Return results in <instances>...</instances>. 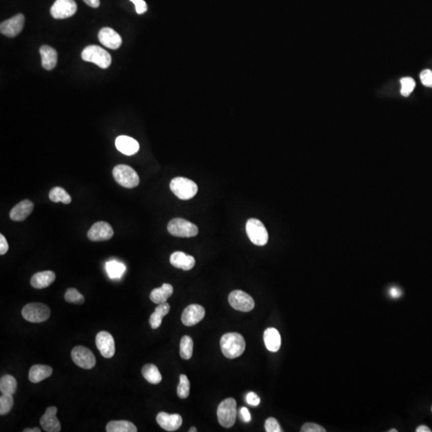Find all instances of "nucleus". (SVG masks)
<instances>
[{
    "label": "nucleus",
    "instance_id": "473e14b6",
    "mask_svg": "<svg viewBox=\"0 0 432 432\" xmlns=\"http://www.w3.org/2000/svg\"><path fill=\"white\" fill-rule=\"evenodd\" d=\"M193 340L188 335L182 337L180 341V356L183 359H190L193 354Z\"/></svg>",
    "mask_w": 432,
    "mask_h": 432
},
{
    "label": "nucleus",
    "instance_id": "4c0bfd02",
    "mask_svg": "<svg viewBox=\"0 0 432 432\" xmlns=\"http://www.w3.org/2000/svg\"><path fill=\"white\" fill-rule=\"evenodd\" d=\"M265 430L267 432H282L283 430L280 426L278 421L274 418H269L265 422Z\"/></svg>",
    "mask_w": 432,
    "mask_h": 432
},
{
    "label": "nucleus",
    "instance_id": "8fccbe9b",
    "mask_svg": "<svg viewBox=\"0 0 432 432\" xmlns=\"http://www.w3.org/2000/svg\"><path fill=\"white\" fill-rule=\"evenodd\" d=\"M196 431H197V429H196V427H194V426H192V428H191L190 430H189V432H196Z\"/></svg>",
    "mask_w": 432,
    "mask_h": 432
},
{
    "label": "nucleus",
    "instance_id": "a878e982",
    "mask_svg": "<svg viewBox=\"0 0 432 432\" xmlns=\"http://www.w3.org/2000/svg\"><path fill=\"white\" fill-rule=\"evenodd\" d=\"M173 291H174V289H173V287L171 284H164L162 285L161 288H155L150 292V300L156 304L164 303V302H167V299H169L170 297L172 295Z\"/></svg>",
    "mask_w": 432,
    "mask_h": 432
},
{
    "label": "nucleus",
    "instance_id": "4be33fe9",
    "mask_svg": "<svg viewBox=\"0 0 432 432\" xmlns=\"http://www.w3.org/2000/svg\"><path fill=\"white\" fill-rule=\"evenodd\" d=\"M55 277L56 276H55V272L53 271H40L32 277L30 284L36 289H43L49 287L55 281Z\"/></svg>",
    "mask_w": 432,
    "mask_h": 432
},
{
    "label": "nucleus",
    "instance_id": "09e8293b",
    "mask_svg": "<svg viewBox=\"0 0 432 432\" xmlns=\"http://www.w3.org/2000/svg\"><path fill=\"white\" fill-rule=\"evenodd\" d=\"M23 431H24V432H40V431H41V430H40V428H38V427H36V428H33V429H30V428L25 429V430H23Z\"/></svg>",
    "mask_w": 432,
    "mask_h": 432
},
{
    "label": "nucleus",
    "instance_id": "37998d69",
    "mask_svg": "<svg viewBox=\"0 0 432 432\" xmlns=\"http://www.w3.org/2000/svg\"><path fill=\"white\" fill-rule=\"evenodd\" d=\"M9 249V245H8V241L4 235H0V255L4 256L8 252Z\"/></svg>",
    "mask_w": 432,
    "mask_h": 432
},
{
    "label": "nucleus",
    "instance_id": "b1692460",
    "mask_svg": "<svg viewBox=\"0 0 432 432\" xmlns=\"http://www.w3.org/2000/svg\"><path fill=\"white\" fill-rule=\"evenodd\" d=\"M40 51L43 68L47 71L54 69L56 66L57 60H58L57 51L52 47L47 45L42 46Z\"/></svg>",
    "mask_w": 432,
    "mask_h": 432
},
{
    "label": "nucleus",
    "instance_id": "e433bc0d",
    "mask_svg": "<svg viewBox=\"0 0 432 432\" xmlns=\"http://www.w3.org/2000/svg\"><path fill=\"white\" fill-rule=\"evenodd\" d=\"M401 95L404 97H408L413 91L415 87V82L412 78H403L400 80Z\"/></svg>",
    "mask_w": 432,
    "mask_h": 432
},
{
    "label": "nucleus",
    "instance_id": "5701e85b",
    "mask_svg": "<svg viewBox=\"0 0 432 432\" xmlns=\"http://www.w3.org/2000/svg\"><path fill=\"white\" fill-rule=\"evenodd\" d=\"M263 340L266 348L271 352H277L281 347V336L277 329L267 328L263 334Z\"/></svg>",
    "mask_w": 432,
    "mask_h": 432
},
{
    "label": "nucleus",
    "instance_id": "f8f14e48",
    "mask_svg": "<svg viewBox=\"0 0 432 432\" xmlns=\"http://www.w3.org/2000/svg\"><path fill=\"white\" fill-rule=\"evenodd\" d=\"M114 235L112 227L108 223L100 221L91 226L87 232V237L93 242L109 240Z\"/></svg>",
    "mask_w": 432,
    "mask_h": 432
},
{
    "label": "nucleus",
    "instance_id": "f257e3e1",
    "mask_svg": "<svg viewBox=\"0 0 432 432\" xmlns=\"http://www.w3.org/2000/svg\"><path fill=\"white\" fill-rule=\"evenodd\" d=\"M220 348L225 357L235 359L244 352L246 342L244 338L239 333H227L220 340Z\"/></svg>",
    "mask_w": 432,
    "mask_h": 432
},
{
    "label": "nucleus",
    "instance_id": "de8ad7c7",
    "mask_svg": "<svg viewBox=\"0 0 432 432\" xmlns=\"http://www.w3.org/2000/svg\"><path fill=\"white\" fill-rule=\"evenodd\" d=\"M416 432H430L431 430L429 428L428 426H425V425H421V426H418L417 428H416Z\"/></svg>",
    "mask_w": 432,
    "mask_h": 432
},
{
    "label": "nucleus",
    "instance_id": "49530a36",
    "mask_svg": "<svg viewBox=\"0 0 432 432\" xmlns=\"http://www.w3.org/2000/svg\"><path fill=\"white\" fill-rule=\"evenodd\" d=\"M83 1H84L85 4L93 8H99L100 5V0H83Z\"/></svg>",
    "mask_w": 432,
    "mask_h": 432
},
{
    "label": "nucleus",
    "instance_id": "a211bd4d",
    "mask_svg": "<svg viewBox=\"0 0 432 432\" xmlns=\"http://www.w3.org/2000/svg\"><path fill=\"white\" fill-rule=\"evenodd\" d=\"M99 40L103 45L110 49H118L122 44V38L110 27H104L99 33Z\"/></svg>",
    "mask_w": 432,
    "mask_h": 432
},
{
    "label": "nucleus",
    "instance_id": "1a4fd4ad",
    "mask_svg": "<svg viewBox=\"0 0 432 432\" xmlns=\"http://www.w3.org/2000/svg\"><path fill=\"white\" fill-rule=\"evenodd\" d=\"M228 301H229L230 305L234 309L240 312H251L255 307V301L253 298L240 290H235L231 292L228 297Z\"/></svg>",
    "mask_w": 432,
    "mask_h": 432
},
{
    "label": "nucleus",
    "instance_id": "7ed1b4c3",
    "mask_svg": "<svg viewBox=\"0 0 432 432\" xmlns=\"http://www.w3.org/2000/svg\"><path fill=\"white\" fill-rule=\"evenodd\" d=\"M117 183L126 188H134L139 184V177L132 167L125 164L115 166L112 171Z\"/></svg>",
    "mask_w": 432,
    "mask_h": 432
},
{
    "label": "nucleus",
    "instance_id": "3c124183",
    "mask_svg": "<svg viewBox=\"0 0 432 432\" xmlns=\"http://www.w3.org/2000/svg\"><path fill=\"white\" fill-rule=\"evenodd\" d=\"M397 431H398V430H397V429H395V428L390 429V430H388V432H397Z\"/></svg>",
    "mask_w": 432,
    "mask_h": 432
},
{
    "label": "nucleus",
    "instance_id": "4468645a",
    "mask_svg": "<svg viewBox=\"0 0 432 432\" xmlns=\"http://www.w3.org/2000/svg\"><path fill=\"white\" fill-rule=\"evenodd\" d=\"M24 15L19 14L12 19L4 21L0 25V32L8 37H15L23 30L24 26Z\"/></svg>",
    "mask_w": 432,
    "mask_h": 432
},
{
    "label": "nucleus",
    "instance_id": "aec40b11",
    "mask_svg": "<svg viewBox=\"0 0 432 432\" xmlns=\"http://www.w3.org/2000/svg\"><path fill=\"white\" fill-rule=\"evenodd\" d=\"M115 146L118 151L126 156H133L139 150L138 141L133 138L127 136H120L115 139Z\"/></svg>",
    "mask_w": 432,
    "mask_h": 432
},
{
    "label": "nucleus",
    "instance_id": "c03bdc74",
    "mask_svg": "<svg viewBox=\"0 0 432 432\" xmlns=\"http://www.w3.org/2000/svg\"><path fill=\"white\" fill-rule=\"evenodd\" d=\"M239 415H240V419H242V422H244V423H249L252 420L250 412L248 411V408H244V407L239 410Z\"/></svg>",
    "mask_w": 432,
    "mask_h": 432
},
{
    "label": "nucleus",
    "instance_id": "a18cd8bd",
    "mask_svg": "<svg viewBox=\"0 0 432 432\" xmlns=\"http://www.w3.org/2000/svg\"><path fill=\"white\" fill-rule=\"evenodd\" d=\"M389 293H390V295H391L392 298H394V299H397V298H398V297H400L401 295H402V291L398 288H391V290L389 291Z\"/></svg>",
    "mask_w": 432,
    "mask_h": 432
},
{
    "label": "nucleus",
    "instance_id": "39448f33",
    "mask_svg": "<svg viewBox=\"0 0 432 432\" xmlns=\"http://www.w3.org/2000/svg\"><path fill=\"white\" fill-rule=\"evenodd\" d=\"M167 231L173 236L180 238L195 237L199 233L197 226L182 218L171 220L167 225Z\"/></svg>",
    "mask_w": 432,
    "mask_h": 432
},
{
    "label": "nucleus",
    "instance_id": "c756f323",
    "mask_svg": "<svg viewBox=\"0 0 432 432\" xmlns=\"http://www.w3.org/2000/svg\"><path fill=\"white\" fill-rule=\"evenodd\" d=\"M142 374L145 380L151 384H158L161 382L162 376L156 365H145L142 368Z\"/></svg>",
    "mask_w": 432,
    "mask_h": 432
},
{
    "label": "nucleus",
    "instance_id": "393cba45",
    "mask_svg": "<svg viewBox=\"0 0 432 432\" xmlns=\"http://www.w3.org/2000/svg\"><path fill=\"white\" fill-rule=\"evenodd\" d=\"M53 370L51 366L46 365H34L30 367L28 378L32 383H38L52 375Z\"/></svg>",
    "mask_w": 432,
    "mask_h": 432
},
{
    "label": "nucleus",
    "instance_id": "f03ea898",
    "mask_svg": "<svg viewBox=\"0 0 432 432\" xmlns=\"http://www.w3.org/2000/svg\"><path fill=\"white\" fill-rule=\"evenodd\" d=\"M171 192L176 197L182 200L192 199L198 192L196 182L184 177H176L170 182Z\"/></svg>",
    "mask_w": 432,
    "mask_h": 432
},
{
    "label": "nucleus",
    "instance_id": "423d86ee",
    "mask_svg": "<svg viewBox=\"0 0 432 432\" xmlns=\"http://www.w3.org/2000/svg\"><path fill=\"white\" fill-rule=\"evenodd\" d=\"M236 415V401L235 398H226L220 403L217 410V416L221 426L227 428L231 427L235 424Z\"/></svg>",
    "mask_w": 432,
    "mask_h": 432
},
{
    "label": "nucleus",
    "instance_id": "bb28decb",
    "mask_svg": "<svg viewBox=\"0 0 432 432\" xmlns=\"http://www.w3.org/2000/svg\"><path fill=\"white\" fill-rule=\"evenodd\" d=\"M170 309V305L167 302L158 304V306L150 317V325L151 328L157 329L160 327L163 318L169 313Z\"/></svg>",
    "mask_w": 432,
    "mask_h": 432
},
{
    "label": "nucleus",
    "instance_id": "412c9836",
    "mask_svg": "<svg viewBox=\"0 0 432 432\" xmlns=\"http://www.w3.org/2000/svg\"><path fill=\"white\" fill-rule=\"evenodd\" d=\"M170 262L173 267L183 271H190L196 264V259L193 256H188L182 252H174L170 257Z\"/></svg>",
    "mask_w": 432,
    "mask_h": 432
},
{
    "label": "nucleus",
    "instance_id": "0eeeda50",
    "mask_svg": "<svg viewBox=\"0 0 432 432\" xmlns=\"http://www.w3.org/2000/svg\"><path fill=\"white\" fill-rule=\"evenodd\" d=\"M246 231L251 242L257 246H264L268 242V232L265 226L257 219H249L246 224Z\"/></svg>",
    "mask_w": 432,
    "mask_h": 432
},
{
    "label": "nucleus",
    "instance_id": "cd10ccee",
    "mask_svg": "<svg viewBox=\"0 0 432 432\" xmlns=\"http://www.w3.org/2000/svg\"><path fill=\"white\" fill-rule=\"evenodd\" d=\"M107 432H136L137 427L133 423L126 420H114L107 423Z\"/></svg>",
    "mask_w": 432,
    "mask_h": 432
},
{
    "label": "nucleus",
    "instance_id": "c9c22d12",
    "mask_svg": "<svg viewBox=\"0 0 432 432\" xmlns=\"http://www.w3.org/2000/svg\"><path fill=\"white\" fill-rule=\"evenodd\" d=\"M14 405L12 395H3L0 397V414L1 415L9 413Z\"/></svg>",
    "mask_w": 432,
    "mask_h": 432
},
{
    "label": "nucleus",
    "instance_id": "ea45409f",
    "mask_svg": "<svg viewBox=\"0 0 432 432\" xmlns=\"http://www.w3.org/2000/svg\"><path fill=\"white\" fill-rule=\"evenodd\" d=\"M421 82L427 87H432V72L430 70L426 69L420 74Z\"/></svg>",
    "mask_w": 432,
    "mask_h": 432
},
{
    "label": "nucleus",
    "instance_id": "f704fd0d",
    "mask_svg": "<svg viewBox=\"0 0 432 432\" xmlns=\"http://www.w3.org/2000/svg\"><path fill=\"white\" fill-rule=\"evenodd\" d=\"M65 300L75 304H83L85 299L83 295L79 293L75 288H69L65 294Z\"/></svg>",
    "mask_w": 432,
    "mask_h": 432
},
{
    "label": "nucleus",
    "instance_id": "9d476101",
    "mask_svg": "<svg viewBox=\"0 0 432 432\" xmlns=\"http://www.w3.org/2000/svg\"><path fill=\"white\" fill-rule=\"evenodd\" d=\"M72 358L74 363L81 368L89 370L96 366V359L94 354L83 346H77L73 348Z\"/></svg>",
    "mask_w": 432,
    "mask_h": 432
},
{
    "label": "nucleus",
    "instance_id": "20e7f679",
    "mask_svg": "<svg viewBox=\"0 0 432 432\" xmlns=\"http://www.w3.org/2000/svg\"><path fill=\"white\" fill-rule=\"evenodd\" d=\"M82 58L86 62L96 64L103 69L109 68L111 64V57L109 53L104 48L96 45L85 47L82 52Z\"/></svg>",
    "mask_w": 432,
    "mask_h": 432
},
{
    "label": "nucleus",
    "instance_id": "9b49d317",
    "mask_svg": "<svg viewBox=\"0 0 432 432\" xmlns=\"http://www.w3.org/2000/svg\"><path fill=\"white\" fill-rule=\"evenodd\" d=\"M77 11V4L74 0H56L51 8V15L57 19L72 17Z\"/></svg>",
    "mask_w": 432,
    "mask_h": 432
},
{
    "label": "nucleus",
    "instance_id": "603ef678",
    "mask_svg": "<svg viewBox=\"0 0 432 432\" xmlns=\"http://www.w3.org/2000/svg\"><path fill=\"white\" fill-rule=\"evenodd\" d=\"M431 412H432V408H431Z\"/></svg>",
    "mask_w": 432,
    "mask_h": 432
},
{
    "label": "nucleus",
    "instance_id": "a19ab883",
    "mask_svg": "<svg viewBox=\"0 0 432 432\" xmlns=\"http://www.w3.org/2000/svg\"><path fill=\"white\" fill-rule=\"evenodd\" d=\"M130 1L133 3L134 5L136 7V13L142 15V14L147 12V5L144 0H130Z\"/></svg>",
    "mask_w": 432,
    "mask_h": 432
},
{
    "label": "nucleus",
    "instance_id": "ddd939ff",
    "mask_svg": "<svg viewBox=\"0 0 432 432\" xmlns=\"http://www.w3.org/2000/svg\"><path fill=\"white\" fill-rule=\"evenodd\" d=\"M96 344L101 355L106 359H110L115 355V341L112 335L107 331H100L96 338Z\"/></svg>",
    "mask_w": 432,
    "mask_h": 432
},
{
    "label": "nucleus",
    "instance_id": "dca6fc26",
    "mask_svg": "<svg viewBox=\"0 0 432 432\" xmlns=\"http://www.w3.org/2000/svg\"><path fill=\"white\" fill-rule=\"evenodd\" d=\"M156 421L162 428L167 431H175L180 427L182 419L179 414H167L160 412L156 417Z\"/></svg>",
    "mask_w": 432,
    "mask_h": 432
},
{
    "label": "nucleus",
    "instance_id": "2eb2a0df",
    "mask_svg": "<svg viewBox=\"0 0 432 432\" xmlns=\"http://www.w3.org/2000/svg\"><path fill=\"white\" fill-rule=\"evenodd\" d=\"M205 316V310L203 306L198 304H192L187 306L182 314V323L187 327L196 325L201 321Z\"/></svg>",
    "mask_w": 432,
    "mask_h": 432
},
{
    "label": "nucleus",
    "instance_id": "c85d7f7f",
    "mask_svg": "<svg viewBox=\"0 0 432 432\" xmlns=\"http://www.w3.org/2000/svg\"><path fill=\"white\" fill-rule=\"evenodd\" d=\"M17 389V381L14 376L6 375L0 380V391L3 395H13Z\"/></svg>",
    "mask_w": 432,
    "mask_h": 432
},
{
    "label": "nucleus",
    "instance_id": "2f4dec72",
    "mask_svg": "<svg viewBox=\"0 0 432 432\" xmlns=\"http://www.w3.org/2000/svg\"><path fill=\"white\" fill-rule=\"evenodd\" d=\"M49 199L54 203H61L64 204H69L72 202V197L69 194L60 187H55L52 188L49 193Z\"/></svg>",
    "mask_w": 432,
    "mask_h": 432
},
{
    "label": "nucleus",
    "instance_id": "72a5a7b5",
    "mask_svg": "<svg viewBox=\"0 0 432 432\" xmlns=\"http://www.w3.org/2000/svg\"><path fill=\"white\" fill-rule=\"evenodd\" d=\"M177 394L180 398H188L190 394V382L185 375L179 376V384L177 388Z\"/></svg>",
    "mask_w": 432,
    "mask_h": 432
},
{
    "label": "nucleus",
    "instance_id": "6ab92c4d",
    "mask_svg": "<svg viewBox=\"0 0 432 432\" xmlns=\"http://www.w3.org/2000/svg\"><path fill=\"white\" fill-rule=\"evenodd\" d=\"M33 209H34V203L28 199H24L15 205L10 211V218L13 221L21 222L30 215Z\"/></svg>",
    "mask_w": 432,
    "mask_h": 432
},
{
    "label": "nucleus",
    "instance_id": "79ce46f5",
    "mask_svg": "<svg viewBox=\"0 0 432 432\" xmlns=\"http://www.w3.org/2000/svg\"><path fill=\"white\" fill-rule=\"evenodd\" d=\"M246 401L249 405L257 407L260 404V398L255 392H249L246 396Z\"/></svg>",
    "mask_w": 432,
    "mask_h": 432
},
{
    "label": "nucleus",
    "instance_id": "6e6552de",
    "mask_svg": "<svg viewBox=\"0 0 432 432\" xmlns=\"http://www.w3.org/2000/svg\"><path fill=\"white\" fill-rule=\"evenodd\" d=\"M22 316L26 321L42 323L48 320L51 311L47 305L40 302H33L26 305L22 310Z\"/></svg>",
    "mask_w": 432,
    "mask_h": 432
},
{
    "label": "nucleus",
    "instance_id": "58836bf2",
    "mask_svg": "<svg viewBox=\"0 0 432 432\" xmlns=\"http://www.w3.org/2000/svg\"><path fill=\"white\" fill-rule=\"evenodd\" d=\"M302 432H326L325 428H323V426L320 425L316 424L314 423H305L301 428Z\"/></svg>",
    "mask_w": 432,
    "mask_h": 432
},
{
    "label": "nucleus",
    "instance_id": "7c9ffc66",
    "mask_svg": "<svg viewBox=\"0 0 432 432\" xmlns=\"http://www.w3.org/2000/svg\"><path fill=\"white\" fill-rule=\"evenodd\" d=\"M106 271L111 279H119L126 271V266L120 262L111 260L106 263Z\"/></svg>",
    "mask_w": 432,
    "mask_h": 432
},
{
    "label": "nucleus",
    "instance_id": "f3484780",
    "mask_svg": "<svg viewBox=\"0 0 432 432\" xmlns=\"http://www.w3.org/2000/svg\"><path fill=\"white\" fill-rule=\"evenodd\" d=\"M57 408L50 407L46 410L44 415L40 419V425L47 432H58L61 430V424L57 419Z\"/></svg>",
    "mask_w": 432,
    "mask_h": 432
}]
</instances>
